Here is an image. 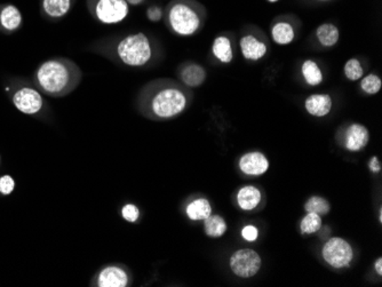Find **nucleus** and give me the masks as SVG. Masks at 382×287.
<instances>
[{"mask_svg":"<svg viewBox=\"0 0 382 287\" xmlns=\"http://www.w3.org/2000/svg\"><path fill=\"white\" fill-rule=\"evenodd\" d=\"M138 103L141 112L148 117L168 121L188 108L190 94L185 85L173 80H156L143 88Z\"/></svg>","mask_w":382,"mask_h":287,"instance_id":"nucleus-1","label":"nucleus"},{"mask_svg":"<svg viewBox=\"0 0 382 287\" xmlns=\"http://www.w3.org/2000/svg\"><path fill=\"white\" fill-rule=\"evenodd\" d=\"M82 80L80 65L67 58H53L43 62L33 74V85L44 95L65 97L76 90Z\"/></svg>","mask_w":382,"mask_h":287,"instance_id":"nucleus-2","label":"nucleus"},{"mask_svg":"<svg viewBox=\"0 0 382 287\" xmlns=\"http://www.w3.org/2000/svg\"><path fill=\"white\" fill-rule=\"evenodd\" d=\"M93 50L131 67H141L149 65L153 58V43L143 33L125 36L111 45L107 41H97L93 45Z\"/></svg>","mask_w":382,"mask_h":287,"instance_id":"nucleus-3","label":"nucleus"},{"mask_svg":"<svg viewBox=\"0 0 382 287\" xmlns=\"http://www.w3.org/2000/svg\"><path fill=\"white\" fill-rule=\"evenodd\" d=\"M205 7L194 0H172L165 9L168 28L179 36L195 35L203 27Z\"/></svg>","mask_w":382,"mask_h":287,"instance_id":"nucleus-4","label":"nucleus"},{"mask_svg":"<svg viewBox=\"0 0 382 287\" xmlns=\"http://www.w3.org/2000/svg\"><path fill=\"white\" fill-rule=\"evenodd\" d=\"M5 92L9 94L13 106L22 114L39 117L48 112L44 94L33 85V82L13 80L7 84Z\"/></svg>","mask_w":382,"mask_h":287,"instance_id":"nucleus-5","label":"nucleus"},{"mask_svg":"<svg viewBox=\"0 0 382 287\" xmlns=\"http://www.w3.org/2000/svg\"><path fill=\"white\" fill-rule=\"evenodd\" d=\"M89 15L102 24H117L130 14V5L125 0H86Z\"/></svg>","mask_w":382,"mask_h":287,"instance_id":"nucleus-6","label":"nucleus"},{"mask_svg":"<svg viewBox=\"0 0 382 287\" xmlns=\"http://www.w3.org/2000/svg\"><path fill=\"white\" fill-rule=\"evenodd\" d=\"M322 256L327 264L335 269L348 267L354 259L353 247L344 238H329L322 249Z\"/></svg>","mask_w":382,"mask_h":287,"instance_id":"nucleus-7","label":"nucleus"},{"mask_svg":"<svg viewBox=\"0 0 382 287\" xmlns=\"http://www.w3.org/2000/svg\"><path fill=\"white\" fill-rule=\"evenodd\" d=\"M261 264L260 255L251 249L236 251L229 260L230 269L239 278H251L256 276L261 269Z\"/></svg>","mask_w":382,"mask_h":287,"instance_id":"nucleus-8","label":"nucleus"},{"mask_svg":"<svg viewBox=\"0 0 382 287\" xmlns=\"http://www.w3.org/2000/svg\"><path fill=\"white\" fill-rule=\"evenodd\" d=\"M130 284V275L121 266H107L95 275L92 281L97 287H126Z\"/></svg>","mask_w":382,"mask_h":287,"instance_id":"nucleus-9","label":"nucleus"},{"mask_svg":"<svg viewBox=\"0 0 382 287\" xmlns=\"http://www.w3.org/2000/svg\"><path fill=\"white\" fill-rule=\"evenodd\" d=\"M23 24L21 9L13 4H0V33L11 35L16 33Z\"/></svg>","mask_w":382,"mask_h":287,"instance_id":"nucleus-10","label":"nucleus"},{"mask_svg":"<svg viewBox=\"0 0 382 287\" xmlns=\"http://www.w3.org/2000/svg\"><path fill=\"white\" fill-rule=\"evenodd\" d=\"M77 0H40V14L45 20L56 21L65 18L72 11Z\"/></svg>","mask_w":382,"mask_h":287,"instance_id":"nucleus-11","label":"nucleus"},{"mask_svg":"<svg viewBox=\"0 0 382 287\" xmlns=\"http://www.w3.org/2000/svg\"><path fill=\"white\" fill-rule=\"evenodd\" d=\"M239 168L246 175L260 176L269 170V161L259 151L247 153L239 159Z\"/></svg>","mask_w":382,"mask_h":287,"instance_id":"nucleus-12","label":"nucleus"},{"mask_svg":"<svg viewBox=\"0 0 382 287\" xmlns=\"http://www.w3.org/2000/svg\"><path fill=\"white\" fill-rule=\"evenodd\" d=\"M370 140L369 129L361 124H351L344 134V147L350 153H357L368 146Z\"/></svg>","mask_w":382,"mask_h":287,"instance_id":"nucleus-13","label":"nucleus"},{"mask_svg":"<svg viewBox=\"0 0 382 287\" xmlns=\"http://www.w3.org/2000/svg\"><path fill=\"white\" fill-rule=\"evenodd\" d=\"M305 108L314 117H325L332 110V97L329 94H312L305 101Z\"/></svg>","mask_w":382,"mask_h":287,"instance_id":"nucleus-14","label":"nucleus"},{"mask_svg":"<svg viewBox=\"0 0 382 287\" xmlns=\"http://www.w3.org/2000/svg\"><path fill=\"white\" fill-rule=\"evenodd\" d=\"M180 80L185 87H200L206 80V71L197 63H188L183 65L180 70Z\"/></svg>","mask_w":382,"mask_h":287,"instance_id":"nucleus-15","label":"nucleus"},{"mask_svg":"<svg viewBox=\"0 0 382 287\" xmlns=\"http://www.w3.org/2000/svg\"><path fill=\"white\" fill-rule=\"evenodd\" d=\"M239 45H241V54L246 60L258 61L267 54V45L254 36H244L241 39Z\"/></svg>","mask_w":382,"mask_h":287,"instance_id":"nucleus-16","label":"nucleus"},{"mask_svg":"<svg viewBox=\"0 0 382 287\" xmlns=\"http://www.w3.org/2000/svg\"><path fill=\"white\" fill-rule=\"evenodd\" d=\"M261 198V191L254 185H245L239 189L237 194V202L243 211H252L258 207Z\"/></svg>","mask_w":382,"mask_h":287,"instance_id":"nucleus-17","label":"nucleus"},{"mask_svg":"<svg viewBox=\"0 0 382 287\" xmlns=\"http://www.w3.org/2000/svg\"><path fill=\"white\" fill-rule=\"evenodd\" d=\"M185 214L191 221H204L212 214L211 202L206 198H197L189 202Z\"/></svg>","mask_w":382,"mask_h":287,"instance_id":"nucleus-18","label":"nucleus"},{"mask_svg":"<svg viewBox=\"0 0 382 287\" xmlns=\"http://www.w3.org/2000/svg\"><path fill=\"white\" fill-rule=\"evenodd\" d=\"M212 53L215 56V59L219 60L222 63H230L234 58L230 39L224 36L217 37L213 43V46H212Z\"/></svg>","mask_w":382,"mask_h":287,"instance_id":"nucleus-19","label":"nucleus"},{"mask_svg":"<svg viewBox=\"0 0 382 287\" xmlns=\"http://www.w3.org/2000/svg\"><path fill=\"white\" fill-rule=\"evenodd\" d=\"M273 40L278 45L291 44L295 37L293 27L288 22H277L271 29Z\"/></svg>","mask_w":382,"mask_h":287,"instance_id":"nucleus-20","label":"nucleus"},{"mask_svg":"<svg viewBox=\"0 0 382 287\" xmlns=\"http://www.w3.org/2000/svg\"><path fill=\"white\" fill-rule=\"evenodd\" d=\"M316 37L322 46L332 47L338 43L340 33L334 24L324 23L316 30Z\"/></svg>","mask_w":382,"mask_h":287,"instance_id":"nucleus-21","label":"nucleus"},{"mask_svg":"<svg viewBox=\"0 0 382 287\" xmlns=\"http://www.w3.org/2000/svg\"><path fill=\"white\" fill-rule=\"evenodd\" d=\"M227 222L220 215H209L204 220V230L205 234L211 238L222 237L227 232Z\"/></svg>","mask_w":382,"mask_h":287,"instance_id":"nucleus-22","label":"nucleus"},{"mask_svg":"<svg viewBox=\"0 0 382 287\" xmlns=\"http://www.w3.org/2000/svg\"><path fill=\"white\" fill-rule=\"evenodd\" d=\"M301 74L303 80H306L309 86H317L323 82V72L317 63L312 60L303 62L301 67Z\"/></svg>","mask_w":382,"mask_h":287,"instance_id":"nucleus-23","label":"nucleus"},{"mask_svg":"<svg viewBox=\"0 0 382 287\" xmlns=\"http://www.w3.org/2000/svg\"><path fill=\"white\" fill-rule=\"evenodd\" d=\"M322 228L321 215L308 212L300 222V230L302 234H316Z\"/></svg>","mask_w":382,"mask_h":287,"instance_id":"nucleus-24","label":"nucleus"},{"mask_svg":"<svg viewBox=\"0 0 382 287\" xmlns=\"http://www.w3.org/2000/svg\"><path fill=\"white\" fill-rule=\"evenodd\" d=\"M305 210H306L307 213L312 212V213H316L323 217L329 213L331 205L323 197L312 196L305 204Z\"/></svg>","mask_w":382,"mask_h":287,"instance_id":"nucleus-25","label":"nucleus"},{"mask_svg":"<svg viewBox=\"0 0 382 287\" xmlns=\"http://www.w3.org/2000/svg\"><path fill=\"white\" fill-rule=\"evenodd\" d=\"M364 74L362 65L357 59H350L344 65V76L351 82L361 80Z\"/></svg>","mask_w":382,"mask_h":287,"instance_id":"nucleus-26","label":"nucleus"},{"mask_svg":"<svg viewBox=\"0 0 382 287\" xmlns=\"http://www.w3.org/2000/svg\"><path fill=\"white\" fill-rule=\"evenodd\" d=\"M381 86L382 82L380 77L374 74H370L364 77L362 82H361V87H362L363 91L366 94H370V95L379 93Z\"/></svg>","mask_w":382,"mask_h":287,"instance_id":"nucleus-27","label":"nucleus"},{"mask_svg":"<svg viewBox=\"0 0 382 287\" xmlns=\"http://www.w3.org/2000/svg\"><path fill=\"white\" fill-rule=\"evenodd\" d=\"M121 217L127 222H136L138 220V217H140V210L134 204H126V205H124L123 208H121Z\"/></svg>","mask_w":382,"mask_h":287,"instance_id":"nucleus-28","label":"nucleus"},{"mask_svg":"<svg viewBox=\"0 0 382 287\" xmlns=\"http://www.w3.org/2000/svg\"><path fill=\"white\" fill-rule=\"evenodd\" d=\"M15 189V181L9 174L0 176V194L3 196H9Z\"/></svg>","mask_w":382,"mask_h":287,"instance_id":"nucleus-29","label":"nucleus"},{"mask_svg":"<svg viewBox=\"0 0 382 287\" xmlns=\"http://www.w3.org/2000/svg\"><path fill=\"white\" fill-rule=\"evenodd\" d=\"M241 237L244 238L245 241L256 242L259 237V230L256 227L252 226V224H249V226L244 227L243 230H241Z\"/></svg>","mask_w":382,"mask_h":287,"instance_id":"nucleus-30","label":"nucleus"},{"mask_svg":"<svg viewBox=\"0 0 382 287\" xmlns=\"http://www.w3.org/2000/svg\"><path fill=\"white\" fill-rule=\"evenodd\" d=\"M163 16H164V9L162 7L155 5V6H151L147 9V18L151 22H159L162 20Z\"/></svg>","mask_w":382,"mask_h":287,"instance_id":"nucleus-31","label":"nucleus"},{"mask_svg":"<svg viewBox=\"0 0 382 287\" xmlns=\"http://www.w3.org/2000/svg\"><path fill=\"white\" fill-rule=\"evenodd\" d=\"M370 170L373 172V173H379L380 170H381V164H380V161L378 157H372V159L370 161Z\"/></svg>","mask_w":382,"mask_h":287,"instance_id":"nucleus-32","label":"nucleus"},{"mask_svg":"<svg viewBox=\"0 0 382 287\" xmlns=\"http://www.w3.org/2000/svg\"><path fill=\"white\" fill-rule=\"evenodd\" d=\"M374 270H376L378 275H382V259L379 258L374 262Z\"/></svg>","mask_w":382,"mask_h":287,"instance_id":"nucleus-33","label":"nucleus"},{"mask_svg":"<svg viewBox=\"0 0 382 287\" xmlns=\"http://www.w3.org/2000/svg\"><path fill=\"white\" fill-rule=\"evenodd\" d=\"M130 6H138V5H141L144 3V0H125Z\"/></svg>","mask_w":382,"mask_h":287,"instance_id":"nucleus-34","label":"nucleus"},{"mask_svg":"<svg viewBox=\"0 0 382 287\" xmlns=\"http://www.w3.org/2000/svg\"><path fill=\"white\" fill-rule=\"evenodd\" d=\"M269 3H276V1H278V0H268Z\"/></svg>","mask_w":382,"mask_h":287,"instance_id":"nucleus-35","label":"nucleus"},{"mask_svg":"<svg viewBox=\"0 0 382 287\" xmlns=\"http://www.w3.org/2000/svg\"><path fill=\"white\" fill-rule=\"evenodd\" d=\"M318 1H329V0H318Z\"/></svg>","mask_w":382,"mask_h":287,"instance_id":"nucleus-36","label":"nucleus"}]
</instances>
